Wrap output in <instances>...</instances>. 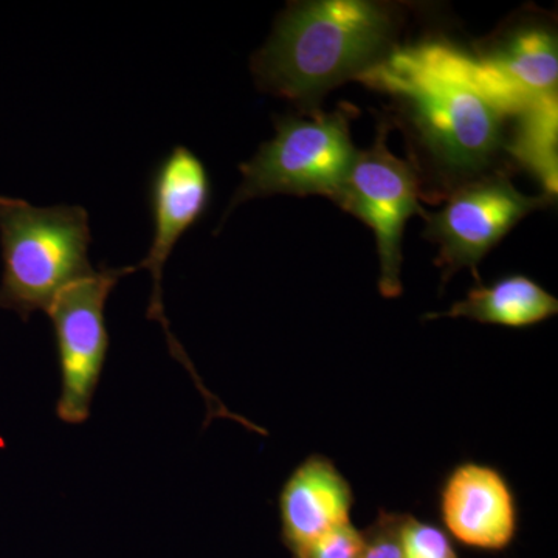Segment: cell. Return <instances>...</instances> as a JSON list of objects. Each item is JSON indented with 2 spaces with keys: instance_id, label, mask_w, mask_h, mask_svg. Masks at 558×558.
<instances>
[{
  "instance_id": "6da1fadb",
  "label": "cell",
  "mask_w": 558,
  "mask_h": 558,
  "mask_svg": "<svg viewBox=\"0 0 558 558\" xmlns=\"http://www.w3.org/2000/svg\"><path fill=\"white\" fill-rule=\"evenodd\" d=\"M392 95L429 157L454 178L486 170L505 145L508 109L478 62L442 44L389 54L360 76Z\"/></svg>"
},
{
  "instance_id": "7a4b0ae2",
  "label": "cell",
  "mask_w": 558,
  "mask_h": 558,
  "mask_svg": "<svg viewBox=\"0 0 558 558\" xmlns=\"http://www.w3.org/2000/svg\"><path fill=\"white\" fill-rule=\"evenodd\" d=\"M396 33L388 7L366 0L292 3L253 58L260 89L301 106L387 57Z\"/></svg>"
},
{
  "instance_id": "3957f363",
  "label": "cell",
  "mask_w": 558,
  "mask_h": 558,
  "mask_svg": "<svg viewBox=\"0 0 558 558\" xmlns=\"http://www.w3.org/2000/svg\"><path fill=\"white\" fill-rule=\"evenodd\" d=\"M89 215L76 205L35 207L0 196L3 274L0 310L27 322L49 311L62 290L94 275Z\"/></svg>"
},
{
  "instance_id": "277c9868",
  "label": "cell",
  "mask_w": 558,
  "mask_h": 558,
  "mask_svg": "<svg viewBox=\"0 0 558 558\" xmlns=\"http://www.w3.org/2000/svg\"><path fill=\"white\" fill-rule=\"evenodd\" d=\"M352 109L277 120V134L264 143L247 163L230 208L255 197L274 194L330 197L339 202L359 150L352 145Z\"/></svg>"
},
{
  "instance_id": "5b68a950",
  "label": "cell",
  "mask_w": 558,
  "mask_h": 558,
  "mask_svg": "<svg viewBox=\"0 0 558 558\" xmlns=\"http://www.w3.org/2000/svg\"><path fill=\"white\" fill-rule=\"evenodd\" d=\"M135 270L137 267L97 270L62 290L47 311L60 359L57 414L65 424H83L90 416L92 400L109 349L106 301L117 282Z\"/></svg>"
},
{
  "instance_id": "8992f818",
  "label": "cell",
  "mask_w": 558,
  "mask_h": 558,
  "mask_svg": "<svg viewBox=\"0 0 558 558\" xmlns=\"http://www.w3.org/2000/svg\"><path fill=\"white\" fill-rule=\"evenodd\" d=\"M387 134L380 135L368 150H359L339 202L341 208L371 227L376 233L380 259L379 289L385 299L402 293V238L407 220L424 216L416 170L387 148Z\"/></svg>"
},
{
  "instance_id": "52a82bcc",
  "label": "cell",
  "mask_w": 558,
  "mask_h": 558,
  "mask_svg": "<svg viewBox=\"0 0 558 558\" xmlns=\"http://www.w3.org/2000/svg\"><path fill=\"white\" fill-rule=\"evenodd\" d=\"M549 204V196L529 197L502 174L464 183L438 213H424L425 236L439 247L436 264L444 281L461 269L480 279L478 264L529 213Z\"/></svg>"
},
{
  "instance_id": "ba28073f",
  "label": "cell",
  "mask_w": 558,
  "mask_h": 558,
  "mask_svg": "<svg viewBox=\"0 0 558 558\" xmlns=\"http://www.w3.org/2000/svg\"><path fill=\"white\" fill-rule=\"evenodd\" d=\"M149 197L154 227L153 241L145 259L137 266V270H149L153 277L148 318L157 319L163 326L171 354L190 369L197 388L207 400L208 410H211L218 407L219 400L204 387L191 365L189 355L180 347L178 339L172 336L167 315H165L163 293H161L165 264L170 259L172 250L178 245L180 238L207 211L209 202L207 168L193 150L185 146H175L154 171Z\"/></svg>"
},
{
  "instance_id": "9c48e42d",
  "label": "cell",
  "mask_w": 558,
  "mask_h": 558,
  "mask_svg": "<svg viewBox=\"0 0 558 558\" xmlns=\"http://www.w3.org/2000/svg\"><path fill=\"white\" fill-rule=\"evenodd\" d=\"M439 510L450 534L470 548L506 549L519 529L517 499L508 481L478 462L451 470L440 488Z\"/></svg>"
},
{
  "instance_id": "30bf717a",
  "label": "cell",
  "mask_w": 558,
  "mask_h": 558,
  "mask_svg": "<svg viewBox=\"0 0 558 558\" xmlns=\"http://www.w3.org/2000/svg\"><path fill=\"white\" fill-rule=\"evenodd\" d=\"M476 61L512 117L529 106L557 100V40L542 25L506 33Z\"/></svg>"
},
{
  "instance_id": "8fae6325",
  "label": "cell",
  "mask_w": 558,
  "mask_h": 558,
  "mask_svg": "<svg viewBox=\"0 0 558 558\" xmlns=\"http://www.w3.org/2000/svg\"><path fill=\"white\" fill-rule=\"evenodd\" d=\"M351 484L330 459L312 454L293 470L279 494L282 539L290 553L351 521Z\"/></svg>"
},
{
  "instance_id": "7c38bea8",
  "label": "cell",
  "mask_w": 558,
  "mask_h": 558,
  "mask_svg": "<svg viewBox=\"0 0 558 558\" xmlns=\"http://www.w3.org/2000/svg\"><path fill=\"white\" fill-rule=\"evenodd\" d=\"M557 312V299L542 286L523 275H512L490 286H476L449 311L429 314L428 318H469L484 325L527 328L545 322Z\"/></svg>"
},
{
  "instance_id": "4fadbf2b",
  "label": "cell",
  "mask_w": 558,
  "mask_h": 558,
  "mask_svg": "<svg viewBox=\"0 0 558 558\" xmlns=\"http://www.w3.org/2000/svg\"><path fill=\"white\" fill-rule=\"evenodd\" d=\"M517 119L508 146L521 165L534 172L548 194L557 193V100L529 106Z\"/></svg>"
},
{
  "instance_id": "5bb4252c",
  "label": "cell",
  "mask_w": 558,
  "mask_h": 558,
  "mask_svg": "<svg viewBox=\"0 0 558 558\" xmlns=\"http://www.w3.org/2000/svg\"><path fill=\"white\" fill-rule=\"evenodd\" d=\"M400 543L405 558H459L442 529L405 513L400 523Z\"/></svg>"
},
{
  "instance_id": "9a60e30c",
  "label": "cell",
  "mask_w": 558,
  "mask_h": 558,
  "mask_svg": "<svg viewBox=\"0 0 558 558\" xmlns=\"http://www.w3.org/2000/svg\"><path fill=\"white\" fill-rule=\"evenodd\" d=\"M362 548V531L348 521L312 539L293 558H360Z\"/></svg>"
},
{
  "instance_id": "2e32d148",
  "label": "cell",
  "mask_w": 558,
  "mask_h": 558,
  "mask_svg": "<svg viewBox=\"0 0 558 558\" xmlns=\"http://www.w3.org/2000/svg\"><path fill=\"white\" fill-rule=\"evenodd\" d=\"M402 515L380 510L376 521L362 531L363 548L360 558H405L400 543Z\"/></svg>"
}]
</instances>
